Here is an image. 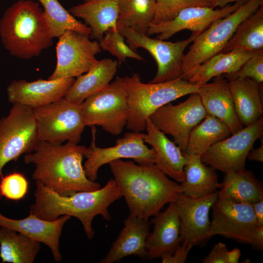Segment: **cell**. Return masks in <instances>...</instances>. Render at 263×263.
I'll return each mask as SVG.
<instances>
[{"mask_svg":"<svg viewBox=\"0 0 263 263\" xmlns=\"http://www.w3.org/2000/svg\"><path fill=\"white\" fill-rule=\"evenodd\" d=\"M108 164L130 215L149 220L165 205L175 202L179 184L169 179L155 164H136L122 159Z\"/></svg>","mask_w":263,"mask_h":263,"instance_id":"cell-1","label":"cell"},{"mask_svg":"<svg viewBox=\"0 0 263 263\" xmlns=\"http://www.w3.org/2000/svg\"><path fill=\"white\" fill-rule=\"evenodd\" d=\"M86 148L69 142L53 144L40 141L34 151L25 154L24 161L34 165V180L59 195L94 191L101 185L85 174L82 160Z\"/></svg>","mask_w":263,"mask_h":263,"instance_id":"cell-2","label":"cell"},{"mask_svg":"<svg viewBox=\"0 0 263 263\" xmlns=\"http://www.w3.org/2000/svg\"><path fill=\"white\" fill-rule=\"evenodd\" d=\"M35 202L29 213L46 220H54L63 215L77 218L82 223L89 239L94 235L92 227L94 218L101 215L111 219L109 206L122 197L114 179H110L102 188L91 191H79L70 196H63L36 181Z\"/></svg>","mask_w":263,"mask_h":263,"instance_id":"cell-3","label":"cell"},{"mask_svg":"<svg viewBox=\"0 0 263 263\" xmlns=\"http://www.w3.org/2000/svg\"><path fill=\"white\" fill-rule=\"evenodd\" d=\"M0 38L9 53L20 59L39 56L52 46L54 38L43 10L31 0H19L5 11Z\"/></svg>","mask_w":263,"mask_h":263,"instance_id":"cell-4","label":"cell"},{"mask_svg":"<svg viewBox=\"0 0 263 263\" xmlns=\"http://www.w3.org/2000/svg\"><path fill=\"white\" fill-rule=\"evenodd\" d=\"M127 93L129 114L126 125L132 132L146 130V121L161 107L185 95L197 93L201 85L181 77L160 83H143L139 75L122 77Z\"/></svg>","mask_w":263,"mask_h":263,"instance_id":"cell-5","label":"cell"},{"mask_svg":"<svg viewBox=\"0 0 263 263\" xmlns=\"http://www.w3.org/2000/svg\"><path fill=\"white\" fill-rule=\"evenodd\" d=\"M262 5L263 0H248L198 35L184 56L181 78L183 79L197 66L221 52L238 26Z\"/></svg>","mask_w":263,"mask_h":263,"instance_id":"cell-6","label":"cell"},{"mask_svg":"<svg viewBox=\"0 0 263 263\" xmlns=\"http://www.w3.org/2000/svg\"><path fill=\"white\" fill-rule=\"evenodd\" d=\"M80 108L86 126H99L113 135L121 133L129 114L128 95L122 77H117L102 90L88 96Z\"/></svg>","mask_w":263,"mask_h":263,"instance_id":"cell-7","label":"cell"},{"mask_svg":"<svg viewBox=\"0 0 263 263\" xmlns=\"http://www.w3.org/2000/svg\"><path fill=\"white\" fill-rule=\"evenodd\" d=\"M39 140L53 144H78L86 125L80 105L64 97L33 109Z\"/></svg>","mask_w":263,"mask_h":263,"instance_id":"cell-8","label":"cell"},{"mask_svg":"<svg viewBox=\"0 0 263 263\" xmlns=\"http://www.w3.org/2000/svg\"><path fill=\"white\" fill-rule=\"evenodd\" d=\"M39 142L33 109L13 104L8 115L0 119V176L6 164L34 151Z\"/></svg>","mask_w":263,"mask_h":263,"instance_id":"cell-9","label":"cell"},{"mask_svg":"<svg viewBox=\"0 0 263 263\" xmlns=\"http://www.w3.org/2000/svg\"><path fill=\"white\" fill-rule=\"evenodd\" d=\"M92 127V139L84 151V157L87 160L83 165L90 180L95 182L99 168L117 159H132L138 164H154L155 152L152 148H149L145 145V133L131 131L118 138L114 146L100 148L95 144L96 129L94 126Z\"/></svg>","mask_w":263,"mask_h":263,"instance_id":"cell-10","label":"cell"},{"mask_svg":"<svg viewBox=\"0 0 263 263\" xmlns=\"http://www.w3.org/2000/svg\"><path fill=\"white\" fill-rule=\"evenodd\" d=\"M129 46L136 52L138 48L148 51L155 59L157 71L149 83L169 81L182 76V65L186 48L198 36L192 34L186 39L175 42L152 38L128 27H118Z\"/></svg>","mask_w":263,"mask_h":263,"instance_id":"cell-11","label":"cell"},{"mask_svg":"<svg viewBox=\"0 0 263 263\" xmlns=\"http://www.w3.org/2000/svg\"><path fill=\"white\" fill-rule=\"evenodd\" d=\"M263 135V117L211 146L201 155L202 161L226 174L243 169L255 142Z\"/></svg>","mask_w":263,"mask_h":263,"instance_id":"cell-12","label":"cell"},{"mask_svg":"<svg viewBox=\"0 0 263 263\" xmlns=\"http://www.w3.org/2000/svg\"><path fill=\"white\" fill-rule=\"evenodd\" d=\"M56 64L49 79L75 78L86 73L101 51L99 43L89 34L68 30L58 38Z\"/></svg>","mask_w":263,"mask_h":263,"instance_id":"cell-13","label":"cell"},{"mask_svg":"<svg viewBox=\"0 0 263 263\" xmlns=\"http://www.w3.org/2000/svg\"><path fill=\"white\" fill-rule=\"evenodd\" d=\"M207 115L197 93L190 94L187 99L177 105L169 103L161 107L149 118L160 131L171 135L184 151L190 132Z\"/></svg>","mask_w":263,"mask_h":263,"instance_id":"cell-14","label":"cell"},{"mask_svg":"<svg viewBox=\"0 0 263 263\" xmlns=\"http://www.w3.org/2000/svg\"><path fill=\"white\" fill-rule=\"evenodd\" d=\"M212 219L208 235H220L251 244L259 226L251 204L218 197L211 207Z\"/></svg>","mask_w":263,"mask_h":263,"instance_id":"cell-15","label":"cell"},{"mask_svg":"<svg viewBox=\"0 0 263 263\" xmlns=\"http://www.w3.org/2000/svg\"><path fill=\"white\" fill-rule=\"evenodd\" d=\"M218 198V191L208 195L192 198L179 193L175 201L180 219L181 243L192 247L203 246L210 239L208 235L209 212Z\"/></svg>","mask_w":263,"mask_h":263,"instance_id":"cell-16","label":"cell"},{"mask_svg":"<svg viewBox=\"0 0 263 263\" xmlns=\"http://www.w3.org/2000/svg\"><path fill=\"white\" fill-rule=\"evenodd\" d=\"M245 1L228 4L220 9L207 6H191L180 11L172 19L158 24L150 23L147 35L157 34L156 38L166 40L182 30H188L198 35L216 20L235 11Z\"/></svg>","mask_w":263,"mask_h":263,"instance_id":"cell-17","label":"cell"},{"mask_svg":"<svg viewBox=\"0 0 263 263\" xmlns=\"http://www.w3.org/2000/svg\"><path fill=\"white\" fill-rule=\"evenodd\" d=\"M75 79L14 80L7 88L8 100L13 104H20L35 109L64 97Z\"/></svg>","mask_w":263,"mask_h":263,"instance_id":"cell-18","label":"cell"},{"mask_svg":"<svg viewBox=\"0 0 263 263\" xmlns=\"http://www.w3.org/2000/svg\"><path fill=\"white\" fill-rule=\"evenodd\" d=\"M150 220L153 229L146 239L147 259L153 260L171 254L181 243L180 219L175 202L160 211Z\"/></svg>","mask_w":263,"mask_h":263,"instance_id":"cell-19","label":"cell"},{"mask_svg":"<svg viewBox=\"0 0 263 263\" xmlns=\"http://www.w3.org/2000/svg\"><path fill=\"white\" fill-rule=\"evenodd\" d=\"M71 216L63 215L49 221L34 214L22 219H12L3 215L0 211V226L13 229L47 245L55 262L62 260L59 249V239L65 223Z\"/></svg>","mask_w":263,"mask_h":263,"instance_id":"cell-20","label":"cell"},{"mask_svg":"<svg viewBox=\"0 0 263 263\" xmlns=\"http://www.w3.org/2000/svg\"><path fill=\"white\" fill-rule=\"evenodd\" d=\"M197 93L207 114L223 122L231 134L244 128L235 112L227 79L215 77L213 82L201 85Z\"/></svg>","mask_w":263,"mask_h":263,"instance_id":"cell-21","label":"cell"},{"mask_svg":"<svg viewBox=\"0 0 263 263\" xmlns=\"http://www.w3.org/2000/svg\"><path fill=\"white\" fill-rule=\"evenodd\" d=\"M149 220L129 214L124 221V227L101 263L118 262L130 255L147 259L146 242L150 233Z\"/></svg>","mask_w":263,"mask_h":263,"instance_id":"cell-22","label":"cell"},{"mask_svg":"<svg viewBox=\"0 0 263 263\" xmlns=\"http://www.w3.org/2000/svg\"><path fill=\"white\" fill-rule=\"evenodd\" d=\"M146 130L144 141L150 145L155 152V165L177 182H183L185 178L184 168L187 160L184 152L158 129L150 118L146 121Z\"/></svg>","mask_w":263,"mask_h":263,"instance_id":"cell-23","label":"cell"},{"mask_svg":"<svg viewBox=\"0 0 263 263\" xmlns=\"http://www.w3.org/2000/svg\"><path fill=\"white\" fill-rule=\"evenodd\" d=\"M69 12L90 27L91 39L99 41L109 29L117 28L118 0H91L72 7Z\"/></svg>","mask_w":263,"mask_h":263,"instance_id":"cell-24","label":"cell"},{"mask_svg":"<svg viewBox=\"0 0 263 263\" xmlns=\"http://www.w3.org/2000/svg\"><path fill=\"white\" fill-rule=\"evenodd\" d=\"M118 65V61L111 58L97 60L84 75L77 77L64 98L80 105L88 96L110 84Z\"/></svg>","mask_w":263,"mask_h":263,"instance_id":"cell-25","label":"cell"},{"mask_svg":"<svg viewBox=\"0 0 263 263\" xmlns=\"http://www.w3.org/2000/svg\"><path fill=\"white\" fill-rule=\"evenodd\" d=\"M229 87L236 114L244 126H248L262 116L263 105L261 85L247 77L228 81Z\"/></svg>","mask_w":263,"mask_h":263,"instance_id":"cell-26","label":"cell"},{"mask_svg":"<svg viewBox=\"0 0 263 263\" xmlns=\"http://www.w3.org/2000/svg\"><path fill=\"white\" fill-rule=\"evenodd\" d=\"M184 153L187 160L184 168L185 178L179 184V193L199 198L217 192L220 183L216 170L204 164L201 156Z\"/></svg>","mask_w":263,"mask_h":263,"instance_id":"cell-27","label":"cell"},{"mask_svg":"<svg viewBox=\"0 0 263 263\" xmlns=\"http://www.w3.org/2000/svg\"><path fill=\"white\" fill-rule=\"evenodd\" d=\"M254 53L250 51L221 52L197 66L183 79L198 85L205 84L214 77L236 72Z\"/></svg>","mask_w":263,"mask_h":263,"instance_id":"cell-28","label":"cell"},{"mask_svg":"<svg viewBox=\"0 0 263 263\" xmlns=\"http://www.w3.org/2000/svg\"><path fill=\"white\" fill-rule=\"evenodd\" d=\"M218 197L235 202L253 204L263 199L262 184L245 168L225 174Z\"/></svg>","mask_w":263,"mask_h":263,"instance_id":"cell-29","label":"cell"},{"mask_svg":"<svg viewBox=\"0 0 263 263\" xmlns=\"http://www.w3.org/2000/svg\"><path fill=\"white\" fill-rule=\"evenodd\" d=\"M40 243L8 227L0 228V258L2 263H33Z\"/></svg>","mask_w":263,"mask_h":263,"instance_id":"cell-30","label":"cell"},{"mask_svg":"<svg viewBox=\"0 0 263 263\" xmlns=\"http://www.w3.org/2000/svg\"><path fill=\"white\" fill-rule=\"evenodd\" d=\"M231 134L227 126L213 116L207 114L190 132L184 152L201 156L211 146Z\"/></svg>","mask_w":263,"mask_h":263,"instance_id":"cell-31","label":"cell"},{"mask_svg":"<svg viewBox=\"0 0 263 263\" xmlns=\"http://www.w3.org/2000/svg\"><path fill=\"white\" fill-rule=\"evenodd\" d=\"M263 50V5L237 27L222 52Z\"/></svg>","mask_w":263,"mask_h":263,"instance_id":"cell-32","label":"cell"},{"mask_svg":"<svg viewBox=\"0 0 263 263\" xmlns=\"http://www.w3.org/2000/svg\"><path fill=\"white\" fill-rule=\"evenodd\" d=\"M156 8L155 0H118L117 28L128 27L147 35Z\"/></svg>","mask_w":263,"mask_h":263,"instance_id":"cell-33","label":"cell"},{"mask_svg":"<svg viewBox=\"0 0 263 263\" xmlns=\"http://www.w3.org/2000/svg\"><path fill=\"white\" fill-rule=\"evenodd\" d=\"M43 7L44 15L53 37L58 38L65 31L73 30L89 34L90 27L77 20L58 0H38Z\"/></svg>","mask_w":263,"mask_h":263,"instance_id":"cell-34","label":"cell"},{"mask_svg":"<svg viewBox=\"0 0 263 263\" xmlns=\"http://www.w3.org/2000/svg\"><path fill=\"white\" fill-rule=\"evenodd\" d=\"M156 12L151 23L158 24L173 19L182 9L191 6L214 8L215 0H155Z\"/></svg>","mask_w":263,"mask_h":263,"instance_id":"cell-35","label":"cell"},{"mask_svg":"<svg viewBox=\"0 0 263 263\" xmlns=\"http://www.w3.org/2000/svg\"><path fill=\"white\" fill-rule=\"evenodd\" d=\"M98 43L101 49L107 51L117 57L119 65L125 62L127 57L139 61L145 60L143 57L125 42L124 37L118 31L117 28H111L107 31Z\"/></svg>","mask_w":263,"mask_h":263,"instance_id":"cell-36","label":"cell"},{"mask_svg":"<svg viewBox=\"0 0 263 263\" xmlns=\"http://www.w3.org/2000/svg\"><path fill=\"white\" fill-rule=\"evenodd\" d=\"M28 182L23 174L13 172L4 177L0 181V198L2 197L18 201L22 199L26 194Z\"/></svg>","mask_w":263,"mask_h":263,"instance_id":"cell-37","label":"cell"},{"mask_svg":"<svg viewBox=\"0 0 263 263\" xmlns=\"http://www.w3.org/2000/svg\"><path fill=\"white\" fill-rule=\"evenodd\" d=\"M220 76L228 81L237 78L247 77L263 84V50L255 52L236 72Z\"/></svg>","mask_w":263,"mask_h":263,"instance_id":"cell-38","label":"cell"},{"mask_svg":"<svg viewBox=\"0 0 263 263\" xmlns=\"http://www.w3.org/2000/svg\"><path fill=\"white\" fill-rule=\"evenodd\" d=\"M192 246L182 242L173 253L162 255L160 258L163 263H184Z\"/></svg>","mask_w":263,"mask_h":263,"instance_id":"cell-39","label":"cell"},{"mask_svg":"<svg viewBox=\"0 0 263 263\" xmlns=\"http://www.w3.org/2000/svg\"><path fill=\"white\" fill-rule=\"evenodd\" d=\"M228 249L224 243L219 242L215 244L209 254L202 260L203 263H227V257Z\"/></svg>","mask_w":263,"mask_h":263,"instance_id":"cell-40","label":"cell"},{"mask_svg":"<svg viewBox=\"0 0 263 263\" xmlns=\"http://www.w3.org/2000/svg\"><path fill=\"white\" fill-rule=\"evenodd\" d=\"M262 144L261 146L257 149L252 148L248 153L247 158L251 161H258L261 163L263 162V138H261Z\"/></svg>","mask_w":263,"mask_h":263,"instance_id":"cell-41","label":"cell"},{"mask_svg":"<svg viewBox=\"0 0 263 263\" xmlns=\"http://www.w3.org/2000/svg\"><path fill=\"white\" fill-rule=\"evenodd\" d=\"M254 215L259 226H263V199L252 204Z\"/></svg>","mask_w":263,"mask_h":263,"instance_id":"cell-42","label":"cell"},{"mask_svg":"<svg viewBox=\"0 0 263 263\" xmlns=\"http://www.w3.org/2000/svg\"><path fill=\"white\" fill-rule=\"evenodd\" d=\"M257 250L263 249V226H258L254 233L251 244Z\"/></svg>","mask_w":263,"mask_h":263,"instance_id":"cell-43","label":"cell"},{"mask_svg":"<svg viewBox=\"0 0 263 263\" xmlns=\"http://www.w3.org/2000/svg\"><path fill=\"white\" fill-rule=\"evenodd\" d=\"M241 250L238 248H234L227 253V263H237L241 256Z\"/></svg>","mask_w":263,"mask_h":263,"instance_id":"cell-44","label":"cell"},{"mask_svg":"<svg viewBox=\"0 0 263 263\" xmlns=\"http://www.w3.org/2000/svg\"><path fill=\"white\" fill-rule=\"evenodd\" d=\"M248 0H215L214 7H223L231 2L239 1H246Z\"/></svg>","mask_w":263,"mask_h":263,"instance_id":"cell-45","label":"cell"},{"mask_svg":"<svg viewBox=\"0 0 263 263\" xmlns=\"http://www.w3.org/2000/svg\"><path fill=\"white\" fill-rule=\"evenodd\" d=\"M90 0H83L84 2H88V1H90Z\"/></svg>","mask_w":263,"mask_h":263,"instance_id":"cell-46","label":"cell"}]
</instances>
